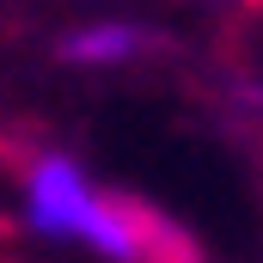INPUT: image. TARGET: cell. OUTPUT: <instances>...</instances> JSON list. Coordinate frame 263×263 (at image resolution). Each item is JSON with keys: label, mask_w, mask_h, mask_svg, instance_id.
<instances>
[{"label": "cell", "mask_w": 263, "mask_h": 263, "mask_svg": "<svg viewBox=\"0 0 263 263\" xmlns=\"http://www.w3.org/2000/svg\"><path fill=\"white\" fill-rule=\"evenodd\" d=\"M18 220L25 233L73 245L104 263H196L190 239L123 190H104L67 147H31L18 165Z\"/></svg>", "instance_id": "1"}, {"label": "cell", "mask_w": 263, "mask_h": 263, "mask_svg": "<svg viewBox=\"0 0 263 263\" xmlns=\"http://www.w3.org/2000/svg\"><path fill=\"white\" fill-rule=\"evenodd\" d=\"M214 6H251V0H214Z\"/></svg>", "instance_id": "4"}, {"label": "cell", "mask_w": 263, "mask_h": 263, "mask_svg": "<svg viewBox=\"0 0 263 263\" xmlns=\"http://www.w3.org/2000/svg\"><path fill=\"white\" fill-rule=\"evenodd\" d=\"M55 49H62V62H67V67L110 73V67L141 62V55L153 49V31H147L141 18H86V25H73V31H67Z\"/></svg>", "instance_id": "2"}, {"label": "cell", "mask_w": 263, "mask_h": 263, "mask_svg": "<svg viewBox=\"0 0 263 263\" xmlns=\"http://www.w3.org/2000/svg\"><path fill=\"white\" fill-rule=\"evenodd\" d=\"M239 98H245V104L263 117V80H245V86H239Z\"/></svg>", "instance_id": "3"}]
</instances>
